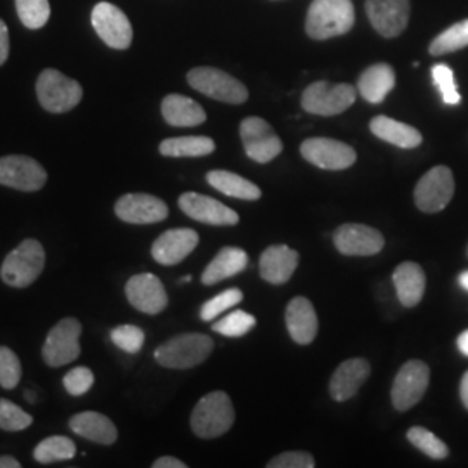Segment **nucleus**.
Wrapping results in <instances>:
<instances>
[{"label": "nucleus", "mask_w": 468, "mask_h": 468, "mask_svg": "<svg viewBox=\"0 0 468 468\" xmlns=\"http://www.w3.org/2000/svg\"><path fill=\"white\" fill-rule=\"evenodd\" d=\"M352 0H313L305 30L314 40H326L347 34L354 25Z\"/></svg>", "instance_id": "nucleus-1"}, {"label": "nucleus", "mask_w": 468, "mask_h": 468, "mask_svg": "<svg viewBox=\"0 0 468 468\" xmlns=\"http://www.w3.org/2000/svg\"><path fill=\"white\" fill-rule=\"evenodd\" d=\"M214 349V340L203 334H185L170 338L154 351V361L172 369H189L201 365Z\"/></svg>", "instance_id": "nucleus-2"}, {"label": "nucleus", "mask_w": 468, "mask_h": 468, "mask_svg": "<svg viewBox=\"0 0 468 468\" xmlns=\"http://www.w3.org/2000/svg\"><path fill=\"white\" fill-rule=\"evenodd\" d=\"M46 266V250L40 241L25 239L11 251L0 269L2 282L13 288H27L37 282Z\"/></svg>", "instance_id": "nucleus-3"}, {"label": "nucleus", "mask_w": 468, "mask_h": 468, "mask_svg": "<svg viewBox=\"0 0 468 468\" xmlns=\"http://www.w3.org/2000/svg\"><path fill=\"white\" fill-rule=\"evenodd\" d=\"M234 423V406L231 398L216 390L201 398L191 415V429L201 439H216L226 434Z\"/></svg>", "instance_id": "nucleus-4"}, {"label": "nucleus", "mask_w": 468, "mask_h": 468, "mask_svg": "<svg viewBox=\"0 0 468 468\" xmlns=\"http://www.w3.org/2000/svg\"><path fill=\"white\" fill-rule=\"evenodd\" d=\"M37 96L44 110L50 113H65L82 101L84 90L77 80L49 68L44 69L37 80Z\"/></svg>", "instance_id": "nucleus-5"}, {"label": "nucleus", "mask_w": 468, "mask_h": 468, "mask_svg": "<svg viewBox=\"0 0 468 468\" xmlns=\"http://www.w3.org/2000/svg\"><path fill=\"white\" fill-rule=\"evenodd\" d=\"M80 336H82V324L79 319H61L50 330L44 347L42 357L50 368H61L79 359L80 356Z\"/></svg>", "instance_id": "nucleus-6"}, {"label": "nucleus", "mask_w": 468, "mask_h": 468, "mask_svg": "<svg viewBox=\"0 0 468 468\" xmlns=\"http://www.w3.org/2000/svg\"><path fill=\"white\" fill-rule=\"evenodd\" d=\"M187 82L195 90L212 100L229 104H241L249 100L247 87L218 68H193L187 73Z\"/></svg>", "instance_id": "nucleus-7"}, {"label": "nucleus", "mask_w": 468, "mask_h": 468, "mask_svg": "<svg viewBox=\"0 0 468 468\" xmlns=\"http://www.w3.org/2000/svg\"><path fill=\"white\" fill-rule=\"evenodd\" d=\"M356 101V89L349 84L314 82L302 94V108L307 113L334 117L349 110Z\"/></svg>", "instance_id": "nucleus-8"}, {"label": "nucleus", "mask_w": 468, "mask_h": 468, "mask_svg": "<svg viewBox=\"0 0 468 468\" xmlns=\"http://www.w3.org/2000/svg\"><path fill=\"white\" fill-rule=\"evenodd\" d=\"M454 195L452 172L444 165L429 170L415 187V203L425 214L444 210Z\"/></svg>", "instance_id": "nucleus-9"}, {"label": "nucleus", "mask_w": 468, "mask_h": 468, "mask_svg": "<svg viewBox=\"0 0 468 468\" xmlns=\"http://www.w3.org/2000/svg\"><path fill=\"white\" fill-rule=\"evenodd\" d=\"M239 134L247 154L257 164H269L283 151L280 135L262 118H245L241 122Z\"/></svg>", "instance_id": "nucleus-10"}, {"label": "nucleus", "mask_w": 468, "mask_h": 468, "mask_svg": "<svg viewBox=\"0 0 468 468\" xmlns=\"http://www.w3.org/2000/svg\"><path fill=\"white\" fill-rule=\"evenodd\" d=\"M48 181V172L37 160L23 154L0 158V185L17 191H38Z\"/></svg>", "instance_id": "nucleus-11"}, {"label": "nucleus", "mask_w": 468, "mask_h": 468, "mask_svg": "<svg viewBox=\"0 0 468 468\" xmlns=\"http://www.w3.org/2000/svg\"><path fill=\"white\" fill-rule=\"evenodd\" d=\"M431 382V369L423 361H408L392 385V402L396 410L408 411L421 401Z\"/></svg>", "instance_id": "nucleus-12"}, {"label": "nucleus", "mask_w": 468, "mask_h": 468, "mask_svg": "<svg viewBox=\"0 0 468 468\" xmlns=\"http://www.w3.org/2000/svg\"><path fill=\"white\" fill-rule=\"evenodd\" d=\"M302 156L323 170H346L356 164V151L342 141L328 137H313L303 141L301 146Z\"/></svg>", "instance_id": "nucleus-13"}, {"label": "nucleus", "mask_w": 468, "mask_h": 468, "mask_svg": "<svg viewBox=\"0 0 468 468\" xmlns=\"http://www.w3.org/2000/svg\"><path fill=\"white\" fill-rule=\"evenodd\" d=\"M92 25L102 42L113 49H127L133 42L129 17L110 2H100L92 11Z\"/></svg>", "instance_id": "nucleus-14"}, {"label": "nucleus", "mask_w": 468, "mask_h": 468, "mask_svg": "<svg viewBox=\"0 0 468 468\" xmlns=\"http://www.w3.org/2000/svg\"><path fill=\"white\" fill-rule=\"evenodd\" d=\"M335 247L342 255L368 257L382 251L385 247L384 234L365 224H344L334 236Z\"/></svg>", "instance_id": "nucleus-15"}, {"label": "nucleus", "mask_w": 468, "mask_h": 468, "mask_svg": "<svg viewBox=\"0 0 468 468\" xmlns=\"http://www.w3.org/2000/svg\"><path fill=\"white\" fill-rule=\"evenodd\" d=\"M125 293L131 305L146 314H158L167 307L168 297L165 286L151 272L133 276L127 282Z\"/></svg>", "instance_id": "nucleus-16"}, {"label": "nucleus", "mask_w": 468, "mask_h": 468, "mask_svg": "<svg viewBox=\"0 0 468 468\" xmlns=\"http://www.w3.org/2000/svg\"><path fill=\"white\" fill-rule=\"evenodd\" d=\"M115 214L127 224H154L168 218V207L156 197L133 193L118 198Z\"/></svg>", "instance_id": "nucleus-17"}, {"label": "nucleus", "mask_w": 468, "mask_h": 468, "mask_svg": "<svg viewBox=\"0 0 468 468\" xmlns=\"http://www.w3.org/2000/svg\"><path fill=\"white\" fill-rule=\"evenodd\" d=\"M367 13L373 28L387 38L404 32L410 19V0H367Z\"/></svg>", "instance_id": "nucleus-18"}, {"label": "nucleus", "mask_w": 468, "mask_h": 468, "mask_svg": "<svg viewBox=\"0 0 468 468\" xmlns=\"http://www.w3.org/2000/svg\"><path fill=\"white\" fill-rule=\"evenodd\" d=\"M179 208L187 218H195L210 226H234L239 222V216L233 208L210 197L198 193H185L179 197Z\"/></svg>", "instance_id": "nucleus-19"}, {"label": "nucleus", "mask_w": 468, "mask_h": 468, "mask_svg": "<svg viewBox=\"0 0 468 468\" xmlns=\"http://www.w3.org/2000/svg\"><path fill=\"white\" fill-rule=\"evenodd\" d=\"M200 243V236L193 229H168L158 236L151 247L153 259L162 266H176L195 250Z\"/></svg>", "instance_id": "nucleus-20"}, {"label": "nucleus", "mask_w": 468, "mask_h": 468, "mask_svg": "<svg viewBox=\"0 0 468 468\" xmlns=\"http://www.w3.org/2000/svg\"><path fill=\"white\" fill-rule=\"evenodd\" d=\"M369 371L371 367L363 357L344 361L335 369L334 377L330 380V394L335 401L344 402L352 399L368 380Z\"/></svg>", "instance_id": "nucleus-21"}, {"label": "nucleus", "mask_w": 468, "mask_h": 468, "mask_svg": "<svg viewBox=\"0 0 468 468\" xmlns=\"http://www.w3.org/2000/svg\"><path fill=\"white\" fill-rule=\"evenodd\" d=\"M284 319H286L288 334L297 344L307 346L316 338L318 335L316 309L313 302L307 301L305 297H295L290 301Z\"/></svg>", "instance_id": "nucleus-22"}, {"label": "nucleus", "mask_w": 468, "mask_h": 468, "mask_svg": "<svg viewBox=\"0 0 468 468\" xmlns=\"http://www.w3.org/2000/svg\"><path fill=\"white\" fill-rule=\"evenodd\" d=\"M299 266V253L286 245H272L261 255V276L268 283L283 284Z\"/></svg>", "instance_id": "nucleus-23"}, {"label": "nucleus", "mask_w": 468, "mask_h": 468, "mask_svg": "<svg viewBox=\"0 0 468 468\" xmlns=\"http://www.w3.org/2000/svg\"><path fill=\"white\" fill-rule=\"evenodd\" d=\"M69 429L75 434L98 442L102 446H110L117 441L118 431L115 423L98 411H82L69 420Z\"/></svg>", "instance_id": "nucleus-24"}, {"label": "nucleus", "mask_w": 468, "mask_h": 468, "mask_svg": "<svg viewBox=\"0 0 468 468\" xmlns=\"http://www.w3.org/2000/svg\"><path fill=\"white\" fill-rule=\"evenodd\" d=\"M392 282H394L396 292H398V299L404 307L419 305L421 299H423L425 282H427L425 272H423V269L420 268L419 264L402 262L394 271Z\"/></svg>", "instance_id": "nucleus-25"}, {"label": "nucleus", "mask_w": 468, "mask_h": 468, "mask_svg": "<svg viewBox=\"0 0 468 468\" xmlns=\"http://www.w3.org/2000/svg\"><path fill=\"white\" fill-rule=\"evenodd\" d=\"M247 266H249L247 251L236 249V247H224L203 271L201 283L208 286V284L224 282L228 278H233L238 272H241Z\"/></svg>", "instance_id": "nucleus-26"}, {"label": "nucleus", "mask_w": 468, "mask_h": 468, "mask_svg": "<svg viewBox=\"0 0 468 468\" xmlns=\"http://www.w3.org/2000/svg\"><path fill=\"white\" fill-rule=\"evenodd\" d=\"M369 129L378 139H382L385 143H390L398 148H404V150L419 148L423 141V137L415 127L406 125L394 118L384 117V115L373 118L369 123Z\"/></svg>", "instance_id": "nucleus-27"}, {"label": "nucleus", "mask_w": 468, "mask_h": 468, "mask_svg": "<svg viewBox=\"0 0 468 468\" xmlns=\"http://www.w3.org/2000/svg\"><path fill=\"white\" fill-rule=\"evenodd\" d=\"M162 115L168 125L174 127H197L207 120L200 104L181 94H168L162 102Z\"/></svg>", "instance_id": "nucleus-28"}, {"label": "nucleus", "mask_w": 468, "mask_h": 468, "mask_svg": "<svg viewBox=\"0 0 468 468\" xmlns=\"http://www.w3.org/2000/svg\"><path fill=\"white\" fill-rule=\"evenodd\" d=\"M396 85V75L394 69L385 63L373 65L368 69L363 71V75L359 77L357 89L361 92V96L371 104H378L388 96V92L394 89Z\"/></svg>", "instance_id": "nucleus-29"}, {"label": "nucleus", "mask_w": 468, "mask_h": 468, "mask_svg": "<svg viewBox=\"0 0 468 468\" xmlns=\"http://www.w3.org/2000/svg\"><path fill=\"white\" fill-rule=\"evenodd\" d=\"M207 181L212 187H216L222 195L238 198V200L255 201L261 198L262 191L259 186L253 185L249 179L228 172V170H212L207 174Z\"/></svg>", "instance_id": "nucleus-30"}, {"label": "nucleus", "mask_w": 468, "mask_h": 468, "mask_svg": "<svg viewBox=\"0 0 468 468\" xmlns=\"http://www.w3.org/2000/svg\"><path fill=\"white\" fill-rule=\"evenodd\" d=\"M216 151V143L205 135H186V137H170L162 141L160 153L170 158H197L207 156Z\"/></svg>", "instance_id": "nucleus-31"}, {"label": "nucleus", "mask_w": 468, "mask_h": 468, "mask_svg": "<svg viewBox=\"0 0 468 468\" xmlns=\"http://www.w3.org/2000/svg\"><path fill=\"white\" fill-rule=\"evenodd\" d=\"M77 454L75 442L65 435H52L44 439L35 448L34 458L38 463H52V462H67Z\"/></svg>", "instance_id": "nucleus-32"}, {"label": "nucleus", "mask_w": 468, "mask_h": 468, "mask_svg": "<svg viewBox=\"0 0 468 468\" xmlns=\"http://www.w3.org/2000/svg\"><path fill=\"white\" fill-rule=\"evenodd\" d=\"M467 46L468 19H463L450 28H446L442 34L437 35L429 48V52L432 56H444V54H452L456 50L463 49Z\"/></svg>", "instance_id": "nucleus-33"}, {"label": "nucleus", "mask_w": 468, "mask_h": 468, "mask_svg": "<svg viewBox=\"0 0 468 468\" xmlns=\"http://www.w3.org/2000/svg\"><path fill=\"white\" fill-rule=\"evenodd\" d=\"M17 16L27 28H42L50 16L49 0H16Z\"/></svg>", "instance_id": "nucleus-34"}, {"label": "nucleus", "mask_w": 468, "mask_h": 468, "mask_svg": "<svg viewBox=\"0 0 468 468\" xmlns=\"http://www.w3.org/2000/svg\"><path fill=\"white\" fill-rule=\"evenodd\" d=\"M408 441L415 448H419L420 452H425L427 456H431L434 460H444L450 454L448 446L437 435L432 434L431 431H427L423 427L410 429L408 431Z\"/></svg>", "instance_id": "nucleus-35"}, {"label": "nucleus", "mask_w": 468, "mask_h": 468, "mask_svg": "<svg viewBox=\"0 0 468 468\" xmlns=\"http://www.w3.org/2000/svg\"><path fill=\"white\" fill-rule=\"evenodd\" d=\"M255 318L245 313V311H234L231 314L224 316L222 319H218V323L212 324V330L218 332V334L224 335V336H243V335L249 334L251 328L255 326Z\"/></svg>", "instance_id": "nucleus-36"}, {"label": "nucleus", "mask_w": 468, "mask_h": 468, "mask_svg": "<svg viewBox=\"0 0 468 468\" xmlns=\"http://www.w3.org/2000/svg\"><path fill=\"white\" fill-rule=\"evenodd\" d=\"M34 423V417L23 411L17 404L0 398V429L7 432H19Z\"/></svg>", "instance_id": "nucleus-37"}, {"label": "nucleus", "mask_w": 468, "mask_h": 468, "mask_svg": "<svg viewBox=\"0 0 468 468\" xmlns=\"http://www.w3.org/2000/svg\"><path fill=\"white\" fill-rule=\"evenodd\" d=\"M241 301H243V292L238 288H229L203 303L200 318L203 321H214L220 314H224L228 309H233L234 305H238Z\"/></svg>", "instance_id": "nucleus-38"}, {"label": "nucleus", "mask_w": 468, "mask_h": 468, "mask_svg": "<svg viewBox=\"0 0 468 468\" xmlns=\"http://www.w3.org/2000/svg\"><path fill=\"white\" fill-rule=\"evenodd\" d=\"M110 336H112V340H113V344L117 346L118 349L131 352V354L141 351L143 346H144V332L134 324L117 326V328L112 330Z\"/></svg>", "instance_id": "nucleus-39"}, {"label": "nucleus", "mask_w": 468, "mask_h": 468, "mask_svg": "<svg viewBox=\"0 0 468 468\" xmlns=\"http://www.w3.org/2000/svg\"><path fill=\"white\" fill-rule=\"evenodd\" d=\"M432 79H434L435 87L439 89L442 101L446 104H452V106L460 104L462 96H460V92L456 89L452 68L448 67V65H435L432 68Z\"/></svg>", "instance_id": "nucleus-40"}, {"label": "nucleus", "mask_w": 468, "mask_h": 468, "mask_svg": "<svg viewBox=\"0 0 468 468\" xmlns=\"http://www.w3.org/2000/svg\"><path fill=\"white\" fill-rule=\"evenodd\" d=\"M21 380V363L9 347L0 346V385L7 390L15 388Z\"/></svg>", "instance_id": "nucleus-41"}, {"label": "nucleus", "mask_w": 468, "mask_h": 468, "mask_svg": "<svg viewBox=\"0 0 468 468\" xmlns=\"http://www.w3.org/2000/svg\"><path fill=\"white\" fill-rule=\"evenodd\" d=\"M63 384L68 394L84 396L85 392H89L90 387L94 385V373L85 367H77L68 371L63 378Z\"/></svg>", "instance_id": "nucleus-42"}, {"label": "nucleus", "mask_w": 468, "mask_h": 468, "mask_svg": "<svg viewBox=\"0 0 468 468\" xmlns=\"http://www.w3.org/2000/svg\"><path fill=\"white\" fill-rule=\"evenodd\" d=\"M316 465L313 454L305 452H286L274 456L269 468H313Z\"/></svg>", "instance_id": "nucleus-43"}, {"label": "nucleus", "mask_w": 468, "mask_h": 468, "mask_svg": "<svg viewBox=\"0 0 468 468\" xmlns=\"http://www.w3.org/2000/svg\"><path fill=\"white\" fill-rule=\"evenodd\" d=\"M9 56V30L7 25L0 19V65L5 63Z\"/></svg>", "instance_id": "nucleus-44"}, {"label": "nucleus", "mask_w": 468, "mask_h": 468, "mask_svg": "<svg viewBox=\"0 0 468 468\" xmlns=\"http://www.w3.org/2000/svg\"><path fill=\"white\" fill-rule=\"evenodd\" d=\"M185 462H181V460H177V458H174V456H162V458H158L154 463H153V468H186Z\"/></svg>", "instance_id": "nucleus-45"}, {"label": "nucleus", "mask_w": 468, "mask_h": 468, "mask_svg": "<svg viewBox=\"0 0 468 468\" xmlns=\"http://www.w3.org/2000/svg\"><path fill=\"white\" fill-rule=\"evenodd\" d=\"M460 398H462V402H463V406L468 410V371L463 375V378H462V384H460Z\"/></svg>", "instance_id": "nucleus-46"}, {"label": "nucleus", "mask_w": 468, "mask_h": 468, "mask_svg": "<svg viewBox=\"0 0 468 468\" xmlns=\"http://www.w3.org/2000/svg\"><path fill=\"white\" fill-rule=\"evenodd\" d=\"M21 463L13 456H0V468H19Z\"/></svg>", "instance_id": "nucleus-47"}, {"label": "nucleus", "mask_w": 468, "mask_h": 468, "mask_svg": "<svg viewBox=\"0 0 468 468\" xmlns=\"http://www.w3.org/2000/svg\"><path fill=\"white\" fill-rule=\"evenodd\" d=\"M458 349L462 351L463 356H467L468 357V330H465L463 334L458 336Z\"/></svg>", "instance_id": "nucleus-48"}, {"label": "nucleus", "mask_w": 468, "mask_h": 468, "mask_svg": "<svg viewBox=\"0 0 468 468\" xmlns=\"http://www.w3.org/2000/svg\"><path fill=\"white\" fill-rule=\"evenodd\" d=\"M458 282H460V284H462V288H465V290L468 292V271H465V272H462V274H460Z\"/></svg>", "instance_id": "nucleus-49"}, {"label": "nucleus", "mask_w": 468, "mask_h": 468, "mask_svg": "<svg viewBox=\"0 0 468 468\" xmlns=\"http://www.w3.org/2000/svg\"><path fill=\"white\" fill-rule=\"evenodd\" d=\"M181 282H183V283H189V282H191V276H189V274H187V276H185V278H183V280H181Z\"/></svg>", "instance_id": "nucleus-50"}]
</instances>
